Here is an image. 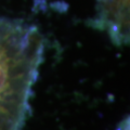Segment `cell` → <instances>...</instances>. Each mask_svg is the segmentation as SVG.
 Here are the masks:
<instances>
[{
    "label": "cell",
    "mask_w": 130,
    "mask_h": 130,
    "mask_svg": "<svg viewBox=\"0 0 130 130\" xmlns=\"http://www.w3.org/2000/svg\"><path fill=\"white\" fill-rule=\"evenodd\" d=\"M99 10L94 23L106 30L116 44L129 39V0H98Z\"/></svg>",
    "instance_id": "cell-2"
},
{
    "label": "cell",
    "mask_w": 130,
    "mask_h": 130,
    "mask_svg": "<svg viewBox=\"0 0 130 130\" xmlns=\"http://www.w3.org/2000/svg\"><path fill=\"white\" fill-rule=\"evenodd\" d=\"M43 51L36 27L0 19V130L23 129Z\"/></svg>",
    "instance_id": "cell-1"
},
{
    "label": "cell",
    "mask_w": 130,
    "mask_h": 130,
    "mask_svg": "<svg viewBox=\"0 0 130 130\" xmlns=\"http://www.w3.org/2000/svg\"><path fill=\"white\" fill-rule=\"evenodd\" d=\"M116 130H129V118L123 119V121L118 125V127H117Z\"/></svg>",
    "instance_id": "cell-3"
}]
</instances>
